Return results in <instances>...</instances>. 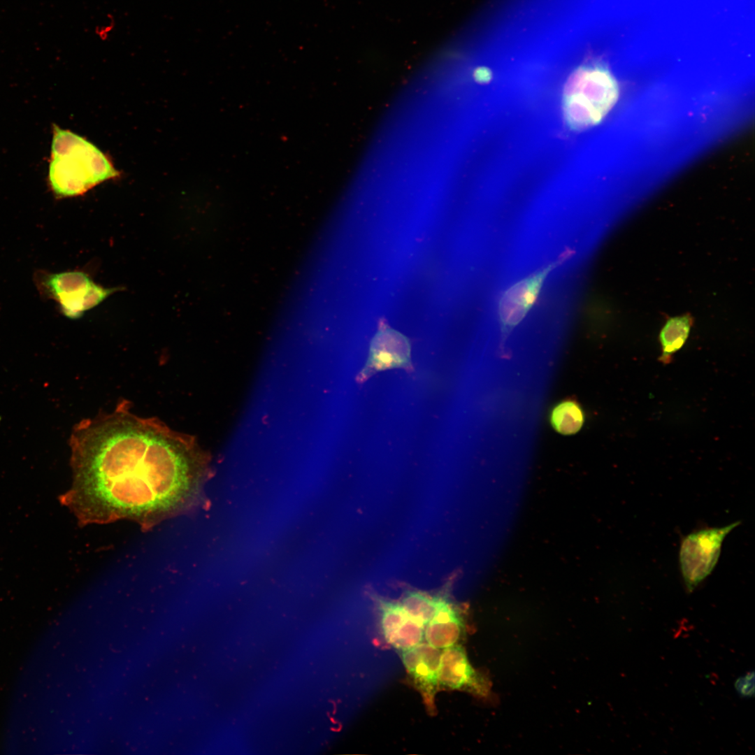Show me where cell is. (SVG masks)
<instances>
[{"label": "cell", "instance_id": "11", "mask_svg": "<svg viewBox=\"0 0 755 755\" xmlns=\"http://www.w3.org/2000/svg\"><path fill=\"white\" fill-rule=\"evenodd\" d=\"M693 325L689 314L671 317L666 321L659 333L661 354L659 361L670 364L673 355L685 344Z\"/></svg>", "mask_w": 755, "mask_h": 755}, {"label": "cell", "instance_id": "3", "mask_svg": "<svg viewBox=\"0 0 755 755\" xmlns=\"http://www.w3.org/2000/svg\"><path fill=\"white\" fill-rule=\"evenodd\" d=\"M39 291L56 301L66 317L78 319L94 308L117 288H104L81 271L39 273L36 278Z\"/></svg>", "mask_w": 755, "mask_h": 755}, {"label": "cell", "instance_id": "14", "mask_svg": "<svg viewBox=\"0 0 755 755\" xmlns=\"http://www.w3.org/2000/svg\"><path fill=\"white\" fill-rule=\"evenodd\" d=\"M754 671H749L738 677L735 683V689L740 698H749L754 696Z\"/></svg>", "mask_w": 755, "mask_h": 755}, {"label": "cell", "instance_id": "2", "mask_svg": "<svg viewBox=\"0 0 755 755\" xmlns=\"http://www.w3.org/2000/svg\"><path fill=\"white\" fill-rule=\"evenodd\" d=\"M48 182L57 198L80 196L118 171L94 144L53 124Z\"/></svg>", "mask_w": 755, "mask_h": 755}, {"label": "cell", "instance_id": "8", "mask_svg": "<svg viewBox=\"0 0 755 755\" xmlns=\"http://www.w3.org/2000/svg\"><path fill=\"white\" fill-rule=\"evenodd\" d=\"M382 635L394 648L404 651L423 641L424 626L415 620L398 602L378 599Z\"/></svg>", "mask_w": 755, "mask_h": 755}, {"label": "cell", "instance_id": "1", "mask_svg": "<svg viewBox=\"0 0 755 755\" xmlns=\"http://www.w3.org/2000/svg\"><path fill=\"white\" fill-rule=\"evenodd\" d=\"M70 444L72 484L59 499L80 525L129 520L148 531L204 503L210 454L158 419L122 406L81 422Z\"/></svg>", "mask_w": 755, "mask_h": 755}, {"label": "cell", "instance_id": "7", "mask_svg": "<svg viewBox=\"0 0 755 755\" xmlns=\"http://www.w3.org/2000/svg\"><path fill=\"white\" fill-rule=\"evenodd\" d=\"M438 684L439 688L463 690L480 696L488 691L486 681L473 668L465 649L458 644L441 650Z\"/></svg>", "mask_w": 755, "mask_h": 755}, {"label": "cell", "instance_id": "9", "mask_svg": "<svg viewBox=\"0 0 755 755\" xmlns=\"http://www.w3.org/2000/svg\"><path fill=\"white\" fill-rule=\"evenodd\" d=\"M463 632V624L458 612L442 598L435 614L425 626L426 642L442 650L457 644Z\"/></svg>", "mask_w": 755, "mask_h": 755}, {"label": "cell", "instance_id": "4", "mask_svg": "<svg viewBox=\"0 0 755 755\" xmlns=\"http://www.w3.org/2000/svg\"><path fill=\"white\" fill-rule=\"evenodd\" d=\"M740 522L708 528L685 536L680 549V564L686 591L693 592L716 566L722 542Z\"/></svg>", "mask_w": 755, "mask_h": 755}, {"label": "cell", "instance_id": "5", "mask_svg": "<svg viewBox=\"0 0 755 755\" xmlns=\"http://www.w3.org/2000/svg\"><path fill=\"white\" fill-rule=\"evenodd\" d=\"M563 252L554 261L506 289L499 299L498 316L503 340L524 319L535 304L549 274L571 256Z\"/></svg>", "mask_w": 755, "mask_h": 755}, {"label": "cell", "instance_id": "13", "mask_svg": "<svg viewBox=\"0 0 755 755\" xmlns=\"http://www.w3.org/2000/svg\"><path fill=\"white\" fill-rule=\"evenodd\" d=\"M442 598L426 593L409 591L399 603L410 616L425 628L435 614Z\"/></svg>", "mask_w": 755, "mask_h": 755}, {"label": "cell", "instance_id": "15", "mask_svg": "<svg viewBox=\"0 0 755 755\" xmlns=\"http://www.w3.org/2000/svg\"><path fill=\"white\" fill-rule=\"evenodd\" d=\"M115 27V20L113 15L107 17L103 23L98 24L94 28V34L101 41H106L113 32Z\"/></svg>", "mask_w": 755, "mask_h": 755}, {"label": "cell", "instance_id": "12", "mask_svg": "<svg viewBox=\"0 0 755 755\" xmlns=\"http://www.w3.org/2000/svg\"><path fill=\"white\" fill-rule=\"evenodd\" d=\"M550 419L555 431L563 435H571L580 431L584 417L580 406L568 400L559 403L553 409Z\"/></svg>", "mask_w": 755, "mask_h": 755}, {"label": "cell", "instance_id": "10", "mask_svg": "<svg viewBox=\"0 0 755 755\" xmlns=\"http://www.w3.org/2000/svg\"><path fill=\"white\" fill-rule=\"evenodd\" d=\"M410 346L399 333L386 329L380 331L371 344L369 368L380 370L401 366L408 363Z\"/></svg>", "mask_w": 755, "mask_h": 755}, {"label": "cell", "instance_id": "6", "mask_svg": "<svg viewBox=\"0 0 755 755\" xmlns=\"http://www.w3.org/2000/svg\"><path fill=\"white\" fill-rule=\"evenodd\" d=\"M441 649L420 642L401 652L404 667L422 696L426 710L436 713V695L438 691V670Z\"/></svg>", "mask_w": 755, "mask_h": 755}]
</instances>
